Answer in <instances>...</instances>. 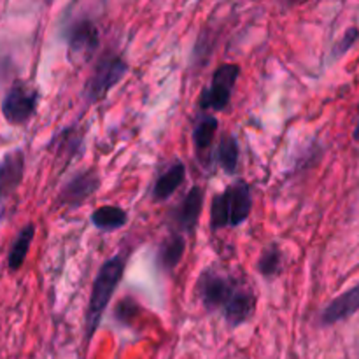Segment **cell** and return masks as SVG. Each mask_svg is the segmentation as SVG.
<instances>
[{"mask_svg":"<svg viewBox=\"0 0 359 359\" xmlns=\"http://www.w3.org/2000/svg\"><path fill=\"white\" fill-rule=\"evenodd\" d=\"M196 293L207 311H219L230 326H242L255 316L256 297L251 287L228 273L209 269L200 276Z\"/></svg>","mask_w":359,"mask_h":359,"instance_id":"obj_1","label":"cell"},{"mask_svg":"<svg viewBox=\"0 0 359 359\" xmlns=\"http://www.w3.org/2000/svg\"><path fill=\"white\" fill-rule=\"evenodd\" d=\"M128 251H119L118 255L105 259L100 269H98L93 280V287H91L90 304H88L86 340L93 339L95 332L100 326L102 316H104L112 294L116 293L123 276H125L126 265H128Z\"/></svg>","mask_w":359,"mask_h":359,"instance_id":"obj_2","label":"cell"},{"mask_svg":"<svg viewBox=\"0 0 359 359\" xmlns=\"http://www.w3.org/2000/svg\"><path fill=\"white\" fill-rule=\"evenodd\" d=\"M252 212V191L248 182H235L217 193L210 203V228H237L249 219Z\"/></svg>","mask_w":359,"mask_h":359,"instance_id":"obj_3","label":"cell"},{"mask_svg":"<svg viewBox=\"0 0 359 359\" xmlns=\"http://www.w3.org/2000/svg\"><path fill=\"white\" fill-rule=\"evenodd\" d=\"M128 72V63L116 53H104L95 63V70L84 86V98L91 104L100 102Z\"/></svg>","mask_w":359,"mask_h":359,"instance_id":"obj_4","label":"cell"},{"mask_svg":"<svg viewBox=\"0 0 359 359\" xmlns=\"http://www.w3.org/2000/svg\"><path fill=\"white\" fill-rule=\"evenodd\" d=\"M241 77V65L237 63H223L217 67L210 79V86L200 95L198 105L203 111H224L233 95L235 84Z\"/></svg>","mask_w":359,"mask_h":359,"instance_id":"obj_5","label":"cell"},{"mask_svg":"<svg viewBox=\"0 0 359 359\" xmlns=\"http://www.w3.org/2000/svg\"><path fill=\"white\" fill-rule=\"evenodd\" d=\"M39 91L23 81H16L2 100V114L9 125L20 126L30 121L37 112Z\"/></svg>","mask_w":359,"mask_h":359,"instance_id":"obj_6","label":"cell"},{"mask_svg":"<svg viewBox=\"0 0 359 359\" xmlns=\"http://www.w3.org/2000/svg\"><path fill=\"white\" fill-rule=\"evenodd\" d=\"M65 41L70 60L86 63L100 46V32L90 18H79L65 27Z\"/></svg>","mask_w":359,"mask_h":359,"instance_id":"obj_7","label":"cell"},{"mask_svg":"<svg viewBox=\"0 0 359 359\" xmlns=\"http://www.w3.org/2000/svg\"><path fill=\"white\" fill-rule=\"evenodd\" d=\"M203 209V189L200 186H193L181 202L172 209L170 219L174 224L175 231L174 233H186L191 235L195 233V228L198 224L200 216H202Z\"/></svg>","mask_w":359,"mask_h":359,"instance_id":"obj_8","label":"cell"},{"mask_svg":"<svg viewBox=\"0 0 359 359\" xmlns=\"http://www.w3.org/2000/svg\"><path fill=\"white\" fill-rule=\"evenodd\" d=\"M98 188H100V175L95 168H88V170L74 175L63 186L58 195V203L69 207V209H76L88 202L98 191Z\"/></svg>","mask_w":359,"mask_h":359,"instance_id":"obj_9","label":"cell"},{"mask_svg":"<svg viewBox=\"0 0 359 359\" xmlns=\"http://www.w3.org/2000/svg\"><path fill=\"white\" fill-rule=\"evenodd\" d=\"M25 175V154L21 149L9 151L0 161V207L16 193Z\"/></svg>","mask_w":359,"mask_h":359,"instance_id":"obj_10","label":"cell"},{"mask_svg":"<svg viewBox=\"0 0 359 359\" xmlns=\"http://www.w3.org/2000/svg\"><path fill=\"white\" fill-rule=\"evenodd\" d=\"M359 311V284L354 287H351L349 291L342 293L340 297H337L335 300L330 302L325 307V311L321 312V321L323 326H332L337 323L344 321V319H349L351 316H354Z\"/></svg>","mask_w":359,"mask_h":359,"instance_id":"obj_11","label":"cell"},{"mask_svg":"<svg viewBox=\"0 0 359 359\" xmlns=\"http://www.w3.org/2000/svg\"><path fill=\"white\" fill-rule=\"evenodd\" d=\"M186 181V165L182 161H175L172 163L160 177L156 179L153 186V200L154 202H163V200L170 198L179 186Z\"/></svg>","mask_w":359,"mask_h":359,"instance_id":"obj_12","label":"cell"},{"mask_svg":"<svg viewBox=\"0 0 359 359\" xmlns=\"http://www.w3.org/2000/svg\"><path fill=\"white\" fill-rule=\"evenodd\" d=\"M186 252V238L184 235L172 233L163 238L158 249V263L165 272H172L175 266L181 263L182 256Z\"/></svg>","mask_w":359,"mask_h":359,"instance_id":"obj_13","label":"cell"},{"mask_svg":"<svg viewBox=\"0 0 359 359\" xmlns=\"http://www.w3.org/2000/svg\"><path fill=\"white\" fill-rule=\"evenodd\" d=\"M35 237V224L28 223L25 224L20 230V233L16 235V238L13 241L9 249V255H7V266H9L11 272H18V270L23 266L25 259H27L28 251H30V245L34 242Z\"/></svg>","mask_w":359,"mask_h":359,"instance_id":"obj_14","label":"cell"},{"mask_svg":"<svg viewBox=\"0 0 359 359\" xmlns=\"http://www.w3.org/2000/svg\"><path fill=\"white\" fill-rule=\"evenodd\" d=\"M91 224L100 231H116L121 230L128 223V212L121 207L104 205L98 207L90 217Z\"/></svg>","mask_w":359,"mask_h":359,"instance_id":"obj_15","label":"cell"},{"mask_svg":"<svg viewBox=\"0 0 359 359\" xmlns=\"http://www.w3.org/2000/svg\"><path fill=\"white\" fill-rule=\"evenodd\" d=\"M238 158H241V149H238L237 137L231 133H223L216 147V161L224 174L233 175L237 172Z\"/></svg>","mask_w":359,"mask_h":359,"instance_id":"obj_16","label":"cell"},{"mask_svg":"<svg viewBox=\"0 0 359 359\" xmlns=\"http://www.w3.org/2000/svg\"><path fill=\"white\" fill-rule=\"evenodd\" d=\"M217 128H219V121H217L216 116L205 114L196 123L195 130H193V146H195L196 153L200 154L209 149L214 137H216Z\"/></svg>","mask_w":359,"mask_h":359,"instance_id":"obj_17","label":"cell"},{"mask_svg":"<svg viewBox=\"0 0 359 359\" xmlns=\"http://www.w3.org/2000/svg\"><path fill=\"white\" fill-rule=\"evenodd\" d=\"M258 272L262 273L266 279H272L283 269V252L277 248L276 244L269 245L266 249H263L262 255L258 258Z\"/></svg>","mask_w":359,"mask_h":359,"instance_id":"obj_18","label":"cell"},{"mask_svg":"<svg viewBox=\"0 0 359 359\" xmlns=\"http://www.w3.org/2000/svg\"><path fill=\"white\" fill-rule=\"evenodd\" d=\"M358 39H359L358 28L356 27L347 28L346 34L342 35V39H340V41L335 44V48H333V56H337V58H339V56L346 55V53L349 51L354 44H356Z\"/></svg>","mask_w":359,"mask_h":359,"instance_id":"obj_19","label":"cell"},{"mask_svg":"<svg viewBox=\"0 0 359 359\" xmlns=\"http://www.w3.org/2000/svg\"><path fill=\"white\" fill-rule=\"evenodd\" d=\"M137 304L132 300V298H125L123 302H119L118 304V309H116V318H118V321L123 323H128L132 321L133 316L137 314Z\"/></svg>","mask_w":359,"mask_h":359,"instance_id":"obj_20","label":"cell"},{"mask_svg":"<svg viewBox=\"0 0 359 359\" xmlns=\"http://www.w3.org/2000/svg\"><path fill=\"white\" fill-rule=\"evenodd\" d=\"M353 137H354V140H356V142H359V111H358V119H356V126H354Z\"/></svg>","mask_w":359,"mask_h":359,"instance_id":"obj_21","label":"cell"}]
</instances>
